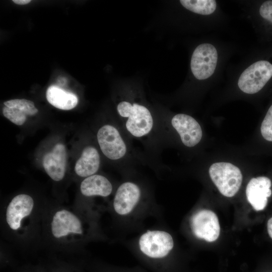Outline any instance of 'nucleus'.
I'll return each mask as SVG.
<instances>
[{
	"instance_id": "obj_17",
	"label": "nucleus",
	"mask_w": 272,
	"mask_h": 272,
	"mask_svg": "<svg viewBox=\"0 0 272 272\" xmlns=\"http://www.w3.org/2000/svg\"><path fill=\"white\" fill-rule=\"evenodd\" d=\"M180 3L187 10L202 15L213 13L217 8L216 2L213 0H181Z\"/></svg>"
},
{
	"instance_id": "obj_23",
	"label": "nucleus",
	"mask_w": 272,
	"mask_h": 272,
	"mask_svg": "<svg viewBox=\"0 0 272 272\" xmlns=\"http://www.w3.org/2000/svg\"><path fill=\"white\" fill-rule=\"evenodd\" d=\"M267 229L269 237L272 239V217L267 221Z\"/></svg>"
},
{
	"instance_id": "obj_16",
	"label": "nucleus",
	"mask_w": 272,
	"mask_h": 272,
	"mask_svg": "<svg viewBox=\"0 0 272 272\" xmlns=\"http://www.w3.org/2000/svg\"><path fill=\"white\" fill-rule=\"evenodd\" d=\"M46 97L51 105L64 110L73 109L78 103V98L75 94L56 86H51L47 89Z\"/></svg>"
},
{
	"instance_id": "obj_15",
	"label": "nucleus",
	"mask_w": 272,
	"mask_h": 272,
	"mask_svg": "<svg viewBox=\"0 0 272 272\" xmlns=\"http://www.w3.org/2000/svg\"><path fill=\"white\" fill-rule=\"evenodd\" d=\"M37 265L41 272H84L79 259H65L55 255L48 257Z\"/></svg>"
},
{
	"instance_id": "obj_8",
	"label": "nucleus",
	"mask_w": 272,
	"mask_h": 272,
	"mask_svg": "<svg viewBox=\"0 0 272 272\" xmlns=\"http://www.w3.org/2000/svg\"><path fill=\"white\" fill-rule=\"evenodd\" d=\"M218 61V53L214 46L202 43L197 46L191 56L190 69L194 77L199 80L210 77L214 73Z\"/></svg>"
},
{
	"instance_id": "obj_4",
	"label": "nucleus",
	"mask_w": 272,
	"mask_h": 272,
	"mask_svg": "<svg viewBox=\"0 0 272 272\" xmlns=\"http://www.w3.org/2000/svg\"><path fill=\"white\" fill-rule=\"evenodd\" d=\"M210 177L220 193L232 197L238 191L242 181L239 168L227 162L213 164L209 168Z\"/></svg>"
},
{
	"instance_id": "obj_21",
	"label": "nucleus",
	"mask_w": 272,
	"mask_h": 272,
	"mask_svg": "<svg viewBox=\"0 0 272 272\" xmlns=\"http://www.w3.org/2000/svg\"><path fill=\"white\" fill-rule=\"evenodd\" d=\"M260 16L272 23V1H265L259 8Z\"/></svg>"
},
{
	"instance_id": "obj_19",
	"label": "nucleus",
	"mask_w": 272,
	"mask_h": 272,
	"mask_svg": "<svg viewBox=\"0 0 272 272\" xmlns=\"http://www.w3.org/2000/svg\"><path fill=\"white\" fill-rule=\"evenodd\" d=\"M3 114L12 122L18 125L23 124L26 120L27 115L16 108L5 106L3 108Z\"/></svg>"
},
{
	"instance_id": "obj_13",
	"label": "nucleus",
	"mask_w": 272,
	"mask_h": 272,
	"mask_svg": "<svg viewBox=\"0 0 272 272\" xmlns=\"http://www.w3.org/2000/svg\"><path fill=\"white\" fill-rule=\"evenodd\" d=\"M113 190L111 181L105 176L95 174L84 178L80 186V192L84 198L107 197Z\"/></svg>"
},
{
	"instance_id": "obj_20",
	"label": "nucleus",
	"mask_w": 272,
	"mask_h": 272,
	"mask_svg": "<svg viewBox=\"0 0 272 272\" xmlns=\"http://www.w3.org/2000/svg\"><path fill=\"white\" fill-rule=\"evenodd\" d=\"M260 131L265 140L272 142V105L269 108L262 122Z\"/></svg>"
},
{
	"instance_id": "obj_24",
	"label": "nucleus",
	"mask_w": 272,
	"mask_h": 272,
	"mask_svg": "<svg viewBox=\"0 0 272 272\" xmlns=\"http://www.w3.org/2000/svg\"><path fill=\"white\" fill-rule=\"evenodd\" d=\"M13 2L18 5H24L30 3L31 0H13Z\"/></svg>"
},
{
	"instance_id": "obj_10",
	"label": "nucleus",
	"mask_w": 272,
	"mask_h": 272,
	"mask_svg": "<svg viewBox=\"0 0 272 272\" xmlns=\"http://www.w3.org/2000/svg\"><path fill=\"white\" fill-rule=\"evenodd\" d=\"M193 234L198 238L213 242L219 237L220 226L216 214L211 210H202L195 213L190 220Z\"/></svg>"
},
{
	"instance_id": "obj_14",
	"label": "nucleus",
	"mask_w": 272,
	"mask_h": 272,
	"mask_svg": "<svg viewBox=\"0 0 272 272\" xmlns=\"http://www.w3.org/2000/svg\"><path fill=\"white\" fill-rule=\"evenodd\" d=\"M100 156L96 147L88 146L83 150L75 166V172L79 177L86 178L96 174L100 166Z\"/></svg>"
},
{
	"instance_id": "obj_11",
	"label": "nucleus",
	"mask_w": 272,
	"mask_h": 272,
	"mask_svg": "<svg viewBox=\"0 0 272 272\" xmlns=\"http://www.w3.org/2000/svg\"><path fill=\"white\" fill-rule=\"evenodd\" d=\"M66 151L65 146L58 143L43 157L42 165L49 177L55 182H60L65 176Z\"/></svg>"
},
{
	"instance_id": "obj_9",
	"label": "nucleus",
	"mask_w": 272,
	"mask_h": 272,
	"mask_svg": "<svg viewBox=\"0 0 272 272\" xmlns=\"http://www.w3.org/2000/svg\"><path fill=\"white\" fill-rule=\"evenodd\" d=\"M143 195L141 187L132 181H126L120 184L115 191L112 201V208L119 216L129 214L140 202Z\"/></svg>"
},
{
	"instance_id": "obj_2",
	"label": "nucleus",
	"mask_w": 272,
	"mask_h": 272,
	"mask_svg": "<svg viewBox=\"0 0 272 272\" xmlns=\"http://www.w3.org/2000/svg\"><path fill=\"white\" fill-rule=\"evenodd\" d=\"M46 203L37 202L27 193H19L12 198L1 210V230L5 238L24 251L42 247V220Z\"/></svg>"
},
{
	"instance_id": "obj_3",
	"label": "nucleus",
	"mask_w": 272,
	"mask_h": 272,
	"mask_svg": "<svg viewBox=\"0 0 272 272\" xmlns=\"http://www.w3.org/2000/svg\"><path fill=\"white\" fill-rule=\"evenodd\" d=\"M96 137L101 152L108 159L119 163L123 167L137 165L141 161L131 140L121 126L104 124L98 130Z\"/></svg>"
},
{
	"instance_id": "obj_22",
	"label": "nucleus",
	"mask_w": 272,
	"mask_h": 272,
	"mask_svg": "<svg viewBox=\"0 0 272 272\" xmlns=\"http://www.w3.org/2000/svg\"><path fill=\"white\" fill-rule=\"evenodd\" d=\"M17 272H41L37 265H26L21 267Z\"/></svg>"
},
{
	"instance_id": "obj_12",
	"label": "nucleus",
	"mask_w": 272,
	"mask_h": 272,
	"mask_svg": "<svg viewBox=\"0 0 272 272\" xmlns=\"http://www.w3.org/2000/svg\"><path fill=\"white\" fill-rule=\"evenodd\" d=\"M271 182L265 176H259L250 179L246 189L248 202L257 211L263 210L266 206L267 198L271 195Z\"/></svg>"
},
{
	"instance_id": "obj_1",
	"label": "nucleus",
	"mask_w": 272,
	"mask_h": 272,
	"mask_svg": "<svg viewBox=\"0 0 272 272\" xmlns=\"http://www.w3.org/2000/svg\"><path fill=\"white\" fill-rule=\"evenodd\" d=\"M95 218L59 203H46L42 227V247L65 255L79 254L97 235Z\"/></svg>"
},
{
	"instance_id": "obj_6",
	"label": "nucleus",
	"mask_w": 272,
	"mask_h": 272,
	"mask_svg": "<svg viewBox=\"0 0 272 272\" xmlns=\"http://www.w3.org/2000/svg\"><path fill=\"white\" fill-rule=\"evenodd\" d=\"M272 77V64L257 61L246 68L240 76L238 86L243 92L253 94L259 92Z\"/></svg>"
},
{
	"instance_id": "obj_5",
	"label": "nucleus",
	"mask_w": 272,
	"mask_h": 272,
	"mask_svg": "<svg viewBox=\"0 0 272 272\" xmlns=\"http://www.w3.org/2000/svg\"><path fill=\"white\" fill-rule=\"evenodd\" d=\"M159 127H170L179 135L185 147L193 148L201 141L202 131L198 122L191 116L179 113L172 116L169 123L158 119Z\"/></svg>"
},
{
	"instance_id": "obj_7",
	"label": "nucleus",
	"mask_w": 272,
	"mask_h": 272,
	"mask_svg": "<svg viewBox=\"0 0 272 272\" xmlns=\"http://www.w3.org/2000/svg\"><path fill=\"white\" fill-rule=\"evenodd\" d=\"M139 246L141 251L152 258L166 256L174 247L172 236L162 230H148L140 237Z\"/></svg>"
},
{
	"instance_id": "obj_18",
	"label": "nucleus",
	"mask_w": 272,
	"mask_h": 272,
	"mask_svg": "<svg viewBox=\"0 0 272 272\" xmlns=\"http://www.w3.org/2000/svg\"><path fill=\"white\" fill-rule=\"evenodd\" d=\"M5 106L23 111L27 115H34L38 112L33 102L25 99H16L4 103Z\"/></svg>"
}]
</instances>
